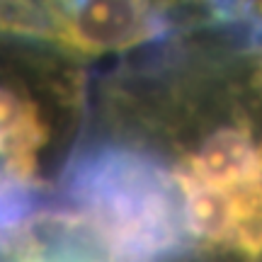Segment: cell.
I'll return each mask as SVG.
<instances>
[{"instance_id":"6da1fadb","label":"cell","mask_w":262,"mask_h":262,"mask_svg":"<svg viewBox=\"0 0 262 262\" xmlns=\"http://www.w3.org/2000/svg\"><path fill=\"white\" fill-rule=\"evenodd\" d=\"M0 262H126L80 211H27L0 224Z\"/></svg>"},{"instance_id":"7a4b0ae2","label":"cell","mask_w":262,"mask_h":262,"mask_svg":"<svg viewBox=\"0 0 262 262\" xmlns=\"http://www.w3.org/2000/svg\"><path fill=\"white\" fill-rule=\"evenodd\" d=\"M49 37L85 54L136 47L158 32L148 0H54Z\"/></svg>"}]
</instances>
